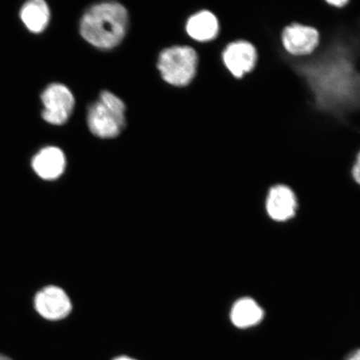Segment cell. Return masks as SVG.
<instances>
[{
  "instance_id": "1",
  "label": "cell",
  "mask_w": 360,
  "mask_h": 360,
  "mask_svg": "<svg viewBox=\"0 0 360 360\" xmlns=\"http://www.w3.org/2000/svg\"><path fill=\"white\" fill-rule=\"evenodd\" d=\"M128 25V13L119 3L96 4L84 13L80 34L88 43L98 49L115 48L122 41Z\"/></svg>"
},
{
  "instance_id": "2",
  "label": "cell",
  "mask_w": 360,
  "mask_h": 360,
  "mask_svg": "<svg viewBox=\"0 0 360 360\" xmlns=\"http://www.w3.org/2000/svg\"><path fill=\"white\" fill-rule=\"evenodd\" d=\"M125 105L115 94H101L100 100L89 108L88 125L90 131L102 139H112L120 134L125 125Z\"/></svg>"
},
{
  "instance_id": "3",
  "label": "cell",
  "mask_w": 360,
  "mask_h": 360,
  "mask_svg": "<svg viewBox=\"0 0 360 360\" xmlns=\"http://www.w3.org/2000/svg\"><path fill=\"white\" fill-rule=\"evenodd\" d=\"M198 56L195 49L174 46L165 49L158 61L162 78L174 86H186L195 77Z\"/></svg>"
},
{
  "instance_id": "4",
  "label": "cell",
  "mask_w": 360,
  "mask_h": 360,
  "mask_svg": "<svg viewBox=\"0 0 360 360\" xmlns=\"http://www.w3.org/2000/svg\"><path fill=\"white\" fill-rule=\"evenodd\" d=\"M42 118L49 124H65L73 112L75 98L70 89L60 83L49 84L41 94Z\"/></svg>"
},
{
  "instance_id": "5",
  "label": "cell",
  "mask_w": 360,
  "mask_h": 360,
  "mask_svg": "<svg viewBox=\"0 0 360 360\" xmlns=\"http://www.w3.org/2000/svg\"><path fill=\"white\" fill-rule=\"evenodd\" d=\"M281 41L283 51L292 57L311 56L321 44V34L314 27L291 22L283 29Z\"/></svg>"
},
{
  "instance_id": "6",
  "label": "cell",
  "mask_w": 360,
  "mask_h": 360,
  "mask_svg": "<svg viewBox=\"0 0 360 360\" xmlns=\"http://www.w3.org/2000/svg\"><path fill=\"white\" fill-rule=\"evenodd\" d=\"M258 60L255 45L245 39L229 43L222 52V61L229 73L236 79L253 71Z\"/></svg>"
},
{
  "instance_id": "7",
  "label": "cell",
  "mask_w": 360,
  "mask_h": 360,
  "mask_svg": "<svg viewBox=\"0 0 360 360\" xmlns=\"http://www.w3.org/2000/svg\"><path fill=\"white\" fill-rule=\"evenodd\" d=\"M269 218L277 222H285L294 218L298 208V200L294 190L285 184L270 187L265 202Z\"/></svg>"
},
{
  "instance_id": "8",
  "label": "cell",
  "mask_w": 360,
  "mask_h": 360,
  "mask_svg": "<svg viewBox=\"0 0 360 360\" xmlns=\"http://www.w3.org/2000/svg\"><path fill=\"white\" fill-rule=\"evenodd\" d=\"M34 307L43 318L60 321L69 315L72 304L69 296L61 288L48 286L36 295Z\"/></svg>"
},
{
  "instance_id": "9",
  "label": "cell",
  "mask_w": 360,
  "mask_h": 360,
  "mask_svg": "<svg viewBox=\"0 0 360 360\" xmlns=\"http://www.w3.org/2000/svg\"><path fill=\"white\" fill-rule=\"evenodd\" d=\"M31 166L39 178L55 180L65 172L66 158L60 148L47 146L36 153Z\"/></svg>"
},
{
  "instance_id": "10",
  "label": "cell",
  "mask_w": 360,
  "mask_h": 360,
  "mask_svg": "<svg viewBox=\"0 0 360 360\" xmlns=\"http://www.w3.org/2000/svg\"><path fill=\"white\" fill-rule=\"evenodd\" d=\"M20 20L32 34H41L51 21V10L44 0H30L22 4L20 11Z\"/></svg>"
},
{
  "instance_id": "11",
  "label": "cell",
  "mask_w": 360,
  "mask_h": 360,
  "mask_svg": "<svg viewBox=\"0 0 360 360\" xmlns=\"http://www.w3.org/2000/svg\"><path fill=\"white\" fill-rule=\"evenodd\" d=\"M219 30L218 18L209 11L195 13L188 20L186 25L188 34L200 42L214 40L219 35Z\"/></svg>"
},
{
  "instance_id": "12",
  "label": "cell",
  "mask_w": 360,
  "mask_h": 360,
  "mask_svg": "<svg viewBox=\"0 0 360 360\" xmlns=\"http://www.w3.org/2000/svg\"><path fill=\"white\" fill-rule=\"evenodd\" d=\"M264 312L254 299L245 297L233 304L231 311V321L238 328H248L258 326L263 321Z\"/></svg>"
},
{
  "instance_id": "13",
  "label": "cell",
  "mask_w": 360,
  "mask_h": 360,
  "mask_svg": "<svg viewBox=\"0 0 360 360\" xmlns=\"http://www.w3.org/2000/svg\"><path fill=\"white\" fill-rule=\"evenodd\" d=\"M351 178L360 186V150L357 153L352 168L350 170Z\"/></svg>"
},
{
  "instance_id": "14",
  "label": "cell",
  "mask_w": 360,
  "mask_h": 360,
  "mask_svg": "<svg viewBox=\"0 0 360 360\" xmlns=\"http://www.w3.org/2000/svg\"><path fill=\"white\" fill-rule=\"evenodd\" d=\"M325 1L328 6L337 8V10L347 6L350 3V0H325Z\"/></svg>"
},
{
  "instance_id": "15",
  "label": "cell",
  "mask_w": 360,
  "mask_h": 360,
  "mask_svg": "<svg viewBox=\"0 0 360 360\" xmlns=\"http://www.w3.org/2000/svg\"><path fill=\"white\" fill-rule=\"evenodd\" d=\"M346 360H360V349L354 351L352 354H350Z\"/></svg>"
},
{
  "instance_id": "16",
  "label": "cell",
  "mask_w": 360,
  "mask_h": 360,
  "mask_svg": "<svg viewBox=\"0 0 360 360\" xmlns=\"http://www.w3.org/2000/svg\"><path fill=\"white\" fill-rule=\"evenodd\" d=\"M112 360H137L129 356H120Z\"/></svg>"
},
{
  "instance_id": "17",
  "label": "cell",
  "mask_w": 360,
  "mask_h": 360,
  "mask_svg": "<svg viewBox=\"0 0 360 360\" xmlns=\"http://www.w3.org/2000/svg\"><path fill=\"white\" fill-rule=\"evenodd\" d=\"M0 360H13L10 356H8L6 354H0Z\"/></svg>"
}]
</instances>
